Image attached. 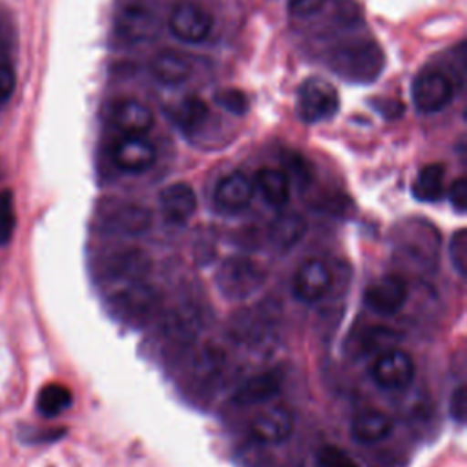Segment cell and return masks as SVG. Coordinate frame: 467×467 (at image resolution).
Instances as JSON below:
<instances>
[{
	"label": "cell",
	"mask_w": 467,
	"mask_h": 467,
	"mask_svg": "<svg viewBox=\"0 0 467 467\" xmlns=\"http://www.w3.org/2000/svg\"><path fill=\"white\" fill-rule=\"evenodd\" d=\"M339 109V97L336 88L319 77L306 78L297 89L296 111L306 124L327 120Z\"/></svg>",
	"instance_id": "5"
},
{
	"label": "cell",
	"mask_w": 467,
	"mask_h": 467,
	"mask_svg": "<svg viewBox=\"0 0 467 467\" xmlns=\"http://www.w3.org/2000/svg\"><path fill=\"white\" fill-rule=\"evenodd\" d=\"M150 67L151 75L166 86H177L192 75V62L188 55L175 49H164L157 53Z\"/></svg>",
	"instance_id": "22"
},
{
	"label": "cell",
	"mask_w": 467,
	"mask_h": 467,
	"mask_svg": "<svg viewBox=\"0 0 467 467\" xmlns=\"http://www.w3.org/2000/svg\"><path fill=\"white\" fill-rule=\"evenodd\" d=\"M99 226L109 235H140L151 226V212L130 201H111L99 212Z\"/></svg>",
	"instance_id": "6"
},
{
	"label": "cell",
	"mask_w": 467,
	"mask_h": 467,
	"mask_svg": "<svg viewBox=\"0 0 467 467\" xmlns=\"http://www.w3.org/2000/svg\"><path fill=\"white\" fill-rule=\"evenodd\" d=\"M106 301L109 312L131 327L146 325L159 310V294L144 281L117 285Z\"/></svg>",
	"instance_id": "2"
},
{
	"label": "cell",
	"mask_w": 467,
	"mask_h": 467,
	"mask_svg": "<svg viewBox=\"0 0 467 467\" xmlns=\"http://www.w3.org/2000/svg\"><path fill=\"white\" fill-rule=\"evenodd\" d=\"M230 336L235 343L265 354L275 347L277 321L266 305H257L237 312L230 323Z\"/></svg>",
	"instance_id": "3"
},
{
	"label": "cell",
	"mask_w": 467,
	"mask_h": 467,
	"mask_svg": "<svg viewBox=\"0 0 467 467\" xmlns=\"http://www.w3.org/2000/svg\"><path fill=\"white\" fill-rule=\"evenodd\" d=\"M294 429V418L288 409L281 405H270L259 410L250 421V434L259 443H281L290 438Z\"/></svg>",
	"instance_id": "15"
},
{
	"label": "cell",
	"mask_w": 467,
	"mask_h": 467,
	"mask_svg": "<svg viewBox=\"0 0 467 467\" xmlns=\"http://www.w3.org/2000/svg\"><path fill=\"white\" fill-rule=\"evenodd\" d=\"M113 164L130 173H140L153 166L157 151L142 135H124L117 139L109 150Z\"/></svg>",
	"instance_id": "13"
},
{
	"label": "cell",
	"mask_w": 467,
	"mask_h": 467,
	"mask_svg": "<svg viewBox=\"0 0 467 467\" xmlns=\"http://www.w3.org/2000/svg\"><path fill=\"white\" fill-rule=\"evenodd\" d=\"M449 254H451V263L454 270L465 277L467 274V230L460 228L458 232L452 234L451 244H449Z\"/></svg>",
	"instance_id": "34"
},
{
	"label": "cell",
	"mask_w": 467,
	"mask_h": 467,
	"mask_svg": "<svg viewBox=\"0 0 467 467\" xmlns=\"http://www.w3.org/2000/svg\"><path fill=\"white\" fill-rule=\"evenodd\" d=\"M73 394L62 383H47L36 396V410L46 418H55L71 407Z\"/></svg>",
	"instance_id": "28"
},
{
	"label": "cell",
	"mask_w": 467,
	"mask_h": 467,
	"mask_svg": "<svg viewBox=\"0 0 467 467\" xmlns=\"http://www.w3.org/2000/svg\"><path fill=\"white\" fill-rule=\"evenodd\" d=\"M16 215L11 190H0V244H7L15 232Z\"/></svg>",
	"instance_id": "31"
},
{
	"label": "cell",
	"mask_w": 467,
	"mask_h": 467,
	"mask_svg": "<svg viewBox=\"0 0 467 467\" xmlns=\"http://www.w3.org/2000/svg\"><path fill=\"white\" fill-rule=\"evenodd\" d=\"M255 186L263 199L274 206L281 208L290 201V177L277 168H263L255 175Z\"/></svg>",
	"instance_id": "25"
},
{
	"label": "cell",
	"mask_w": 467,
	"mask_h": 467,
	"mask_svg": "<svg viewBox=\"0 0 467 467\" xmlns=\"http://www.w3.org/2000/svg\"><path fill=\"white\" fill-rule=\"evenodd\" d=\"M328 0H288V11L296 18H308L319 13Z\"/></svg>",
	"instance_id": "36"
},
{
	"label": "cell",
	"mask_w": 467,
	"mask_h": 467,
	"mask_svg": "<svg viewBox=\"0 0 467 467\" xmlns=\"http://www.w3.org/2000/svg\"><path fill=\"white\" fill-rule=\"evenodd\" d=\"M449 201L451 206L458 212V213H465L467 210V181L465 177H458L451 190H449Z\"/></svg>",
	"instance_id": "37"
},
{
	"label": "cell",
	"mask_w": 467,
	"mask_h": 467,
	"mask_svg": "<svg viewBox=\"0 0 467 467\" xmlns=\"http://www.w3.org/2000/svg\"><path fill=\"white\" fill-rule=\"evenodd\" d=\"M400 334L389 327H367L365 330L358 332L350 341V348L354 356H368V354H381L396 345Z\"/></svg>",
	"instance_id": "26"
},
{
	"label": "cell",
	"mask_w": 467,
	"mask_h": 467,
	"mask_svg": "<svg viewBox=\"0 0 467 467\" xmlns=\"http://www.w3.org/2000/svg\"><path fill=\"white\" fill-rule=\"evenodd\" d=\"M117 33L131 42L151 40L159 31V22L151 11L142 5H126L117 16Z\"/></svg>",
	"instance_id": "17"
},
{
	"label": "cell",
	"mask_w": 467,
	"mask_h": 467,
	"mask_svg": "<svg viewBox=\"0 0 467 467\" xmlns=\"http://www.w3.org/2000/svg\"><path fill=\"white\" fill-rule=\"evenodd\" d=\"M407 296V281L398 274H385L367 286L363 299L372 312L392 316L405 305Z\"/></svg>",
	"instance_id": "12"
},
{
	"label": "cell",
	"mask_w": 467,
	"mask_h": 467,
	"mask_svg": "<svg viewBox=\"0 0 467 467\" xmlns=\"http://www.w3.org/2000/svg\"><path fill=\"white\" fill-rule=\"evenodd\" d=\"M392 432V418L378 409L359 410L350 421V434L358 443L372 445Z\"/></svg>",
	"instance_id": "21"
},
{
	"label": "cell",
	"mask_w": 467,
	"mask_h": 467,
	"mask_svg": "<svg viewBox=\"0 0 467 467\" xmlns=\"http://www.w3.org/2000/svg\"><path fill=\"white\" fill-rule=\"evenodd\" d=\"M452 99V82L438 69L421 71L412 82V100L418 111L436 113Z\"/></svg>",
	"instance_id": "9"
},
{
	"label": "cell",
	"mask_w": 467,
	"mask_h": 467,
	"mask_svg": "<svg viewBox=\"0 0 467 467\" xmlns=\"http://www.w3.org/2000/svg\"><path fill=\"white\" fill-rule=\"evenodd\" d=\"M15 89V73L7 64L0 62V102L11 97Z\"/></svg>",
	"instance_id": "38"
},
{
	"label": "cell",
	"mask_w": 467,
	"mask_h": 467,
	"mask_svg": "<svg viewBox=\"0 0 467 467\" xmlns=\"http://www.w3.org/2000/svg\"><path fill=\"white\" fill-rule=\"evenodd\" d=\"M199 327H201V316L192 305L179 306V308L168 312L164 317V323H162L164 334L171 341L181 343V345L192 341L197 336Z\"/></svg>",
	"instance_id": "24"
},
{
	"label": "cell",
	"mask_w": 467,
	"mask_h": 467,
	"mask_svg": "<svg viewBox=\"0 0 467 467\" xmlns=\"http://www.w3.org/2000/svg\"><path fill=\"white\" fill-rule=\"evenodd\" d=\"M215 102L224 108L226 111L234 113V115H244L248 109V100L246 95L241 89L235 88H224L213 93Z\"/></svg>",
	"instance_id": "33"
},
{
	"label": "cell",
	"mask_w": 467,
	"mask_h": 467,
	"mask_svg": "<svg viewBox=\"0 0 467 467\" xmlns=\"http://www.w3.org/2000/svg\"><path fill=\"white\" fill-rule=\"evenodd\" d=\"M159 206L168 223L182 224L195 213L197 197L190 184L173 182L159 193Z\"/></svg>",
	"instance_id": "16"
},
{
	"label": "cell",
	"mask_w": 467,
	"mask_h": 467,
	"mask_svg": "<svg viewBox=\"0 0 467 467\" xmlns=\"http://www.w3.org/2000/svg\"><path fill=\"white\" fill-rule=\"evenodd\" d=\"M151 270V257L139 246H126L108 255L104 261V275L115 285L144 281Z\"/></svg>",
	"instance_id": "10"
},
{
	"label": "cell",
	"mask_w": 467,
	"mask_h": 467,
	"mask_svg": "<svg viewBox=\"0 0 467 467\" xmlns=\"http://www.w3.org/2000/svg\"><path fill=\"white\" fill-rule=\"evenodd\" d=\"M265 283V270L246 255H230L215 272V286L228 301L252 297Z\"/></svg>",
	"instance_id": "4"
},
{
	"label": "cell",
	"mask_w": 467,
	"mask_h": 467,
	"mask_svg": "<svg viewBox=\"0 0 467 467\" xmlns=\"http://www.w3.org/2000/svg\"><path fill=\"white\" fill-rule=\"evenodd\" d=\"M206 117H208V106H206V102H204L201 97H197V95H188V97H184V99L177 104V108H175V111H173V119H175L177 126H179L182 131H186V133L197 131V130L202 126V122L206 120Z\"/></svg>",
	"instance_id": "29"
},
{
	"label": "cell",
	"mask_w": 467,
	"mask_h": 467,
	"mask_svg": "<svg viewBox=\"0 0 467 467\" xmlns=\"http://www.w3.org/2000/svg\"><path fill=\"white\" fill-rule=\"evenodd\" d=\"M226 361V354L221 347L206 345L202 347L193 359V372L201 381H208L221 374Z\"/></svg>",
	"instance_id": "30"
},
{
	"label": "cell",
	"mask_w": 467,
	"mask_h": 467,
	"mask_svg": "<svg viewBox=\"0 0 467 467\" xmlns=\"http://www.w3.org/2000/svg\"><path fill=\"white\" fill-rule=\"evenodd\" d=\"M111 120L124 135H142L153 126V111L137 99H122L113 106Z\"/></svg>",
	"instance_id": "20"
},
{
	"label": "cell",
	"mask_w": 467,
	"mask_h": 467,
	"mask_svg": "<svg viewBox=\"0 0 467 467\" xmlns=\"http://www.w3.org/2000/svg\"><path fill=\"white\" fill-rule=\"evenodd\" d=\"M398 246L405 254V257L414 259L425 268H434L440 248V235L436 234L432 224L425 221H407L400 228Z\"/></svg>",
	"instance_id": "8"
},
{
	"label": "cell",
	"mask_w": 467,
	"mask_h": 467,
	"mask_svg": "<svg viewBox=\"0 0 467 467\" xmlns=\"http://www.w3.org/2000/svg\"><path fill=\"white\" fill-rule=\"evenodd\" d=\"M412 195L421 202L440 201L443 195V166L441 164L423 166L412 182Z\"/></svg>",
	"instance_id": "27"
},
{
	"label": "cell",
	"mask_w": 467,
	"mask_h": 467,
	"mask_svg": "<svg viewBox=\"0 0 467 467\" xmlns=\"http://www.w3.org/2000/svg\"><path fill=\"white\" fill-rule=\"evenodd\" d=\"M383 53L372 40H352L337 46L330 57V69L347 82L368 84L383 71Z\"/></svg>",
	"instance_id": "1"
},
{
	"label": "cell",
	"mask_w": 467,
	"mask_h": 467,
	"mask_svg": "<svg viewBox=\"0 0 467 467\" xmlns=\"http://www.w3.org/2000/svg\"><path fill=\"white\" fill-rule=\"evenodd\" d=\"M370 374L378 387L385 390H403L412 383L416 367L409 352L392 347L376 356Z\"/></svg>",
	"instance_id": "7"
},
{
	"label": "cell",
	"mask_w": 467,
	"mask_h": 467,
	"mask_svg": "<svg viewBox=\"0 0 467 467\" xmlns=\"http://www.w3.org/2000/svg\"><path fill=\"white\" fill-rule=\"evenodd\" d=\"M168 27L179 40L197 44L210 35L213 18L208 11L192 2H179L170 13Z\"/></svg>",
	"instance_id": "11"
},
{
	"label": "cell",
	"mask_w": 467,
	"mask_h": 467,
	"mask_svg": "<svg viewBox=\"0 0 467 467\" xmlns=\"http://www.w3.org/2000/svg\"><path fill=\"white\" fill-rule=\"evenodd\" d=\"M449 414L454 421L463 423L465 416H467V389L463 383H460L454 392L451 394V401H449Z\"/></svg>",
	"instance_id": "35"
},
{
	"label": "cell",
	"mask_w": 467,
	"mask_h": 467,
	"mask_svg": "<svg viewBox=\"0 0 467 467\" xmlns=\"http://www.w3.org/2000/svg\"><path fill=\"white\" fill-rule=\"evenodd\" d=\"M306 228V219L301 213L285 212L270 223L268 237L275 248L290 250L305 237Z\"/></svg>",
	"instance_id": "23"
},
{
	"label": "cell",
	"mask_w": 467,
	"mask_h": 467,
	"mask_svg": "<svg viewBox=\"0 0 467 467\" xmlns=\"http://www.w3.org/2000/svg\"><path fill=\"white\" fill-rule=\"evenodd\" d=\"M316 467H359L343 449L323 445L316 452Z\"/></svg>",
	"instance_id": "32"
},
{
	"label": "cell",
	"mask_w": 467,
	"mask_h": 467,
	"mask_svg": "<svg viewBox=\"0 0 467 467\" xmlns=\"http://www.w3.org/2000/svg\"><path fill=\"white\" fill-rule=\"evenodd\" d=\"M254 197V182L241 171H232L224 175L217 186L213 199L226 212L244 210Z\"/></svg>",
	"instance_id": "19"
},
{
	"label": "cell",
	"mask_w": 467,
	"mask_h": 467,
	"mask_svg": "<svg viewBox=\"0 0 467 467\" xmlns=\"http://www.w3.org/2000/svg\"><path fill=\"white\" fill-rule=\"evenodd\" d=\"M330 285V268L321 259H308L297 268L292 279V292L301 303H316L325 297Z\"/></svg>",
	"instance_id": "14"
},
{
	"label": "cell",
	"mask_w": 467,
	"mask_h": 467,
	"mask_svg": "<svg viewBox=\"0 0 467 467\" xmlns=\"http://www.w3.org/2000/svg\"><path fill=\"white\" fill-rule=\"evenodd\" d=\"M281 381L283 372L277 368L255 374L235 389V392L232 394V403L246 407L268 401L281 390Z\"/></svg>",
	"instance_id": "18"
}]
</instances>
